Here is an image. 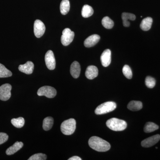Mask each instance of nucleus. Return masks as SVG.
<instances>
[{
    "label": "nucleus",
    "instance_id": "18",
    "mask_svg": "<svg viewBox=\"0 0 160 160\" xmlns=\"http://www.w3.org/2000/svg\"><path fill=\"white\" fill-rule=\"evenodd\" d=\"M142 103L140 101H131L127 106L128 109L132 111H138L142 109Z\"/></svg>",
    "mask_w": 160,
    "mask_h": 160
},
{
    "label": "nucleus",
    "instance_id": "8",
    "mask_svg": "<svg viewBox=\"0 0 160 160\" xmlns=\"http://www.w3.org/2000/svg\"><path fill=\"white\" fill-rule=\"evenodd\" d=\"M45 62L47 68L49 70H53L56 67V60L53 52L49 50L45 55Z\"/></svg>",
    "mask_w": 160,
    "mask_h": 160
},
{
    "label": "nucleus",
    "instance_id": "21",
    "mask_svg": "<svg viewBox=\"0 0 160 160\" xmlns=\"http://www.w3.org/2000/svg\"><path fill=\"white\" fill-rule=\"evenodd\" d=\"M53 125V119L51 117L45 118L43 120V128L44 130L48 131L50 130Z\"/></svg>",
    "mask_w": 160,
    "mask_h": 160
},
{
    "label": "nucleus",
    "instance_id": "3",
    "mask_svg": "<svg viewBox=\"0 0 160 160\" xmlns=\"http://www.w3.org/2000/svg\"><path fill=\"white\" fill-rule=\"evenodd\" d=\"M76 122L74 119L70 118L66 120L61 125V131L64 134L70 135L74 132L76 129Z\"/></svg>",
    "mask_w": 160,
    "mask_h": 160
},
{
    "label": "nucleus",
    "instance_id": "12",
    "mask_svg": "<svg viewBox=\"0 0 160 160\" xmlns=\"http://www.w3.org/2000/svg\"><path fill=\"white\" fill-rule=\"evenodd\" d=\"M100 39L99 35L93 34L87 38L84 41V46L87 48L92 47L96 45Z\"/></svg>",
    "mask_w": 160,
    "mask_h": 160
},
{
    "label": "nucleus",
    "instance_id": "10",
    "mask_svg": "<svg viewBox=\"0 0 160 160\" xmlns=\"http://www.w3.org/2000/svg\"><path fill=\"white\" fill-rule=\"evenodd\" d=\"M160 140V135H155L143 140L141 142V145L145 148H149L154 146Z\"/></svg>",
    "mask_w": 160,
    "mask_h": 160
},
{
    "label": "nucleus",
    "instance_id": "15",
    "mask_svg": "<svg viewBox=\"0 0 160 160\" xmlns=\"http://www.w3.org/2000/svg\"><path fill=\"white\" fill-rule=\"evenodd\" d=\"M70 73L72 77L78 78L79 77L81 72V66L80 64L77 61H74L70 66Z\"/></svg>",
    "mask_w": 160,
    "mask_h": 160
},
{
    "label": "nucleus",
    "instance_id": "13",
    "mask_svg": "<svg viewBox=\"0 0 160 160\" xmlns=\"http://www.w3.org/2000/svg\"><path fill=\"white\" fill-rule=\"evenodd\" d=\"M18 69L21 72H24L26 74H32L34 69V64L32 62L28 61L24 65H20Z\"/></svg>",
    "mask_w": 160,
    "mask_h": 160
},
{
    "label": "nucleus",
    "instance_id": "20",
    "mask_svg": "<svg viewBox=\"0 0 160 160\" xmlns=\"http://www.w3.org/2000/svg\"><path fill=\"white\" fill-rule=\"evenodd\" d=\"M60 11L62 14H67L70 9V3L69 0H62L60 6Z\"/></svg>",
    "mask_w": 160,
    "mask_h": 160
},
{
    "label": "nucleus",
    "instance_id": "16",
    "mask_svg": "<svg viewBox=\"0 0 160 160\" xmlns=\"http://www.w3.org/2000/svg\"><path fill=\"white\" fill-rule=\"evenodd\" d=\"M23 145L24 144L22 142H16L12 146H10L6 150V154L8 155H11L14 154L15 152L22 148Z\"/></svg>",
    "mask_w": 160,
    "mask_h": 160
},
{
    "label": "nucleus",
    "instance_id": "1",
    "mask_svg": "<svg viewBox=\"0 0 160 160\" xmlns=\"http://www.w3.org/2000/svg\"><path fill=\"white\" fill-rule=\"evenodd\" d=\"M92 149L98 152H106L110 149V144L107 141L96 136L92 137L88 142Z\"/></svg>",
    "mask_w": 160,
    "mask_h": 160
},
{
    "label": "nucleus",
    "instance_id": "28",
    "mask_svg": "<svg viewBox=\"0 0 160 160\" xmlns=\"http://www.w3.org/2000/svg\"><path fill=\"white\" fill-rule=\"evenodd\" d=\"M145 83L146 86L149 88H153L156 85V80L154 78L148 76L146 78Z\"/></svg>",
    "mask_w": 160,
    "mask_h": 160
},
{
    "label": "nucleus",
    "instance_id": "9",
    "mask_svg": "<svg viewBox=\"0 0 160 160\" xmlns=\"http://www.w3.org/2000/svg\"><path fill=\"white\" fill-rule=\"evenodd\" d=\"M46 30V27L42 22L39 20H36L34 23V33L37 38L42 37Z\"/></svg>",
    "mask_w": 160,
    "mask_h": 160
},
{
    "label": "nucleus",
    "instance_id": "6",
    "mask_svg": "<svg viewBox=\"0 0 160 160\" xmlns=\"http://www.w3.org/2000/svg\"><path fill=\"white\" fill-rule=\"evenodd\" d=\"M74 37V32L69 28H66L62 31L61 37V42L64 46L69 45L73 41Z\"/></svg>",
    "mask_w": 160,
    "mask_h": 160
},
{
    "label": "nucleus",
    "instance_id": "17",
    "mask_svg": "<svg viewBox=\"0 0 160 160\" xmlns=\"http://www.w3.org/2000/svg\"><path fill=\"white\" fill-rule=\"evenodd\" d=\"M122 17L123 20V26L125 27H129L130 26L129 20L134 21L136 19V16L134 14L127 12H123L122 13Z\"/></svg>",
    "mask_w": 160,
    "mask_h": 160
},
{
    "label": "nucleus",
    "instance_id": "31",
    "mask_svg": "<svg viewBox=\"0 0 160 160\" xmlns=\"http://www.w3.org/2000/svg\"><path fill=\"white\" fill-rule=\"evenodd\" d=\"M69 160H82V159L78 156H73L72 157L70 158H69Z\"/></svg>",
    "mask_w": 160,
    "mask_h": 160
},
{
    "label": "nucleus",
    "instance_id": "24",
    "mask_svg": "<svg viewBox=\"0 0 160 160\" xmlns=\"http://www.w3.org/2000/svg\"><path fill=\"white\" fill-rule=\"evenodd\" d=\"M12 73L4 65L0 63V78H8L12 76Z\"/></svg>",
    "mask_w": 160,
    "mask_h": 160
},
{
    "label": "nucleus",
    "instance_id": "29",
    "mask_svg": "<svg viewBox=\"0 0 160 160\" xmlns=\"http://www.w3.org/2000/svg\"><path fill=\"white\" fill-rule=\"evenodd\" d=\"M47 159V156L45 154L42 153H37L30 157L29 160H46Z\"/></svg>",
    "mask_w": 160,
    "mask_h": 160
},
{
    "label": "nucleus",
    "instance_id": "14",
    "mask_svg": "<svg viewBox=\"0 0 160 160\" xmlns=\"http://www.w3.org/2000/svg\"><path fill=\"white\" fill-rule=\"evenodd\" d=\"M98 74V70L96 66H90L86 69L85 75L86 77L89 80H92L96 78Z\"/></svg>",
    "mask_w": 160,
    "mask_h": 160
},
{
    "label": "nucleus",
    "instance_id": "26",
    "mask_svg": "<svg viewBox=\"0 0 160 160\" xmlns=\"http://www.w3.org/2000/svg\"><path fill=\"white\" fill-rule=\"evenodd\" d=\"M11 122L12 125L18 128H22L25 125V119L22 117L12 119Z\"/></svg>",
    "mask_w": 160,
    "mask_h": 160
},
{
    "label": "nucleus",
    "instance_id": "23",
    "mask_svg": "<svg viewBox=\"0 0 160 160\" xmlns=\"http://www.w3.org/2000/svg\"><path fill=\"white\" fill-rule=\"evenodd\" d=\"M159 129V126L156 124L151 122H147L144 127V132L146 133L152 132Z\"/></svg>",
    "mask_w": 160,
    "mask_h": 160
},
{
    "label": "nucleus",
    "instance_id": "19",
    "mask_svg": "<svg viewBox=\"0 0 160 160\" xmlns=\"http://www.w3.org/2000/svg\"><path fill=\"white\" fill-rule=\"evenodd\" d=\"M152 23V19L151 18H146L142 21L140 27L144 31H148L151 28Z\"/></svg>",
    "mask_w": 160,
    "mask_h": 160
},
{
    "label": "nucleus",
    "instance_id": "11",
    "mask_svg": "<svg viewBox=\"0 0 160 160\" xmlns=\"http://www.w3.org/2000/svg\"><path fill=\"white\" fill-rule=\"evenodd\" d=\"M101 61L104 67H107L111 62V52L109 49H106L101 55Z\"/></svg>",
    "mask_w": 160,
    "mask_h": 160
},
{
    "label": "nucleus",
    "instance_id": "7",
    "mask_svg": "<svg viewBox=\"0 0 160 160\" xmlns=\"http://www.w3.org/2000/svg\"><path fill=\"white\" fill-rule=\"evenodd\" d=\"M12 86L9 84H5L0 86V100L7 101L11 97Z\"/></svg>",
    "mask_w": 160,
    "mask_h": 160
},
{
    "label": "nucleus",
    "instance_id": "25",
    "mask_svg": "<svg viewBox=\"0 0 160 160\" xmlns=\"http://www.w3.org/2000/svg\"><path fill=\"white\" fill-rule=\"evenodd\" d=\"M102 25L107 29H112L114 26V22L108 17H105L102 20Z\"/></svg>",
    "mask_w": 160,
    "mask_h": 160
},
{
    "label": "nucleus",
    "instance_id": "4",
    "mask_svg": "<svg viewBox=\"0 0 160 160\" xmlns=\"http://www.w3.org/2000/svg\"><path fill=\"white\" fill-rule=\"evenodd\" d=\"M116 107L117 104L114 102H106L98 106L95 110V113L97 115L106 114L113 111Z\"/></svg>",
    "mask_w": 160,
    "mask_h": 160
},
{
    "label": "nucleus",
    "instance_id": "2",
    "mask_svg": "<svg viewBox=\"0 0 160 160\" xmlns=\"http://www.w3.org/2000/svg\"><path fill=\"white\" fill-rule=\"evenodd\" d=\"M106 124L109 129L115 131H123L127 127V123L125 121L117 118L109 119L106 122Z\"/></svg>",
    "mask_w": 160,
    "mask_h": 160
},
{
    "label": "nucleus",
    "instance_id": "30",
    "mask_svg": "<svg viewBox=\"0 0 160 160\" xmlns=\"http://www.w3.org/2000/svg\"><path fill=\"white\" fill-rule=\"evenodd\" d=\"M8 138H9V136L6 133L4 132H0V145L7 142Z\"/></svg>",
    "mask_w": 160,
    "mask_h": 160
},
{
    "label": "nucleus",
    "instance_id": "27",
    "mask_svg": "<svg viewBox=\"0 0 160 160\" xmlns=\"http://www.w3.org/2000/svg\"><path fill=\"white\" fill-rule=\"evenodd\" d=\"M123 74L127 78L130 79L132 78V74L131 68L128 65H125L122 69Z\"/></svg>",
    "mask_w": 160,
    "mask_h": 160
},
{
    "label": "nucleus",
    "instance_id": "22",
    "mask_svg": "<svg viewBox=\"0 0 160 160\" xmlns=\"http://www.w3.org/2000/svg\"><path fill=\"white\" fill-rule=\"evenodd\" d=\"M93 13V9L91 6L86 5L83 6L82 15L83 18H88L91 16Z\"/></svg>",
    "mask_w": 160,
    "mask_h": 160
},
{
    "label": "nucleus",
    "instance_id": "5",
    "mask_svg": "<svg viewBox=\"0 0 160 160\" xmlns=\"http://www.w3.org/2000/svg\"><path fill=\"white\" fill-rule=\"evenodd\" d=\"M37 93L39 96H45L46 97L52 98L56 96L57 91L55 88L51 86H44L38 90Z\"/></svg>",
    "mask_w": 160,
    "mask_h": 160
}]
</instances>
